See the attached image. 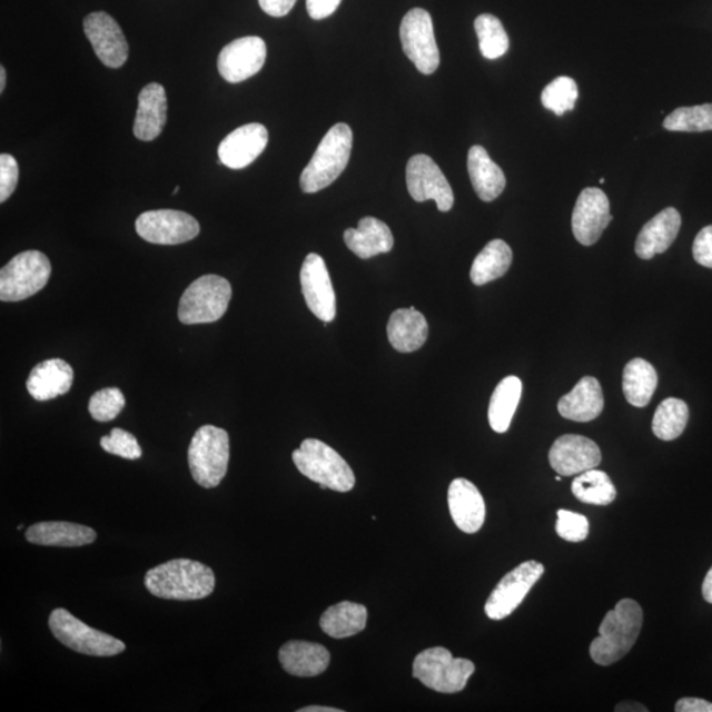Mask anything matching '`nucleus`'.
<instances>
[{
	"instance_id": "nucleus-1",
	"label": "nucleus",
	"mask_w": 712,
	"mask_h": 712,
	"mask_svg": "<svg viewBox=\"0 0 712 712\" xmlns=\"http://www.w3.org/2000/svg\"><path fill=\"white\" fill-rule=\"evenodd\" d=\"M145 585L154 596L168 601H199L211 595L216 575L202 562L178 558L148 570Z\"/></svg>"
},
{
	"instance_id": "nucleus-2",
	"label": "nucleus",
	"mask_w": 712,
	"mask_h": 712,
	"mask_svg": "<svg viewBox=\"0 0 712 712\" xmlns=\"http://www.w3.org/2000/svg\"><path fill=\"white\" fill-rule=\"evenodd\" d=\"M644 614L632 600L617 602L600 626V636L590 645V656L597 665L610 666L630 653L643 626Z\"/></svg>"
},
{
	"instance_id": "nucleus-3",
	"label": "nucleus",
	"mask_w": 712,
	"mask_h": 712,
	"mask_svg": "<svg viewBox=\"0 0 712 712\" xmlns=\"http://www.w3.org/2000/svg\"><path fill=\"white\" fill-rule=\"evenodd\" d=\"M353 140L350 126L338 123L330 128L303 170L300 187L304 194H317L337 180L350 161Z\"/></svg>"
},
{
	"instance_id": "nucleus-4",
	"label": "nucleus",
	"mask_w": 712,
	"mask_h": 712,
	"mask_svg": "<svg viewBox=\"0 0 712 712\" xmlns=\"http://www.w3.org/2000/svg\"><path fill=\"white\" fill-rule=\"evenodd\" d=\"M295 465L306 478L337 493H348L355 486V474L348 463L323 441L308 438L291 454Z\"/></svg>"
},
{
	"instance_id": "nucleus-5",
	"label": "nucleus",
	"mask_w": 712,
	"mask_h": 712,
	"mask_svg": "<svg viewBox=\"0 0 712 712\" xmlns=\"http://www.w3.org/2000/svg\"><path fill=\"white\" fill-rule=\"evenodd\" d=\"M229 434L212 425L199 427L188 452L189 468L196 483L204 488L219 486L229 468Z\"/></svg>"
},
{
	"instance_id": "nucleus-6",
	"label": "nucleus",
	"mask_w": 712,
	"mask_h": 712,
	"mask_svg": "<svg viewBox=\"0 0 712 712\" xmlns=\"http://www.w3.org/2000/svg\"><path fill=\"white\" fill-rule=\"evenodd\" d=\"M231 296V285L224 277L201 276L185 289L178 305V319L184 325L217 323L229 308Z\"/></svg>"
},
{
	"instance_id": "nucleus-7",
	"label": "nucleus",
	"mask_w": 712,
	"mask_h": 712,
	"mask_svg": "<svg viewBox=\"0 0 712 712\" xmlns=\"http://www.w3.org/2000/svg\"><path fill=\"white\" fill-rule=\"evenodd\" d=\"M475 672L473 661L455 659L446 647H431L418 653L413 662V676L426 688L443 694H455L466 688Z\"/></svg>"
},
{
	"instance_id": "nucleus-8",
	"label": "nucleus",
	"mask_w": 712,
	"mask_h": 712,
	"mask_svg": "<svg viewBox=\"0 0 712 712\" xmlns=\"http://www.w3.org/2000/svg\"><path fill=\"white\" fill-rule=\"evenodd\" d=\"M52 266L40 251H24L0 270V300L18 303L38 294L49 281Z\"/></svg>"
},
{
	"instance_id": "nucleus-9",
	"label": "nucleus",
	"mask_w": 712,
	"mask_h": 712,
	"mask_svg": "<svg viewBox=\"0 0 712 712\" xmlns=\"http://www.w3.org/2000/svg\"><path fill=\"white\" fill-rule=\"evenodd\" d=\"M48 624L61 644L87 656L112 657L126 650L123 641L91 629L63 609H56L49 616Z\"/></svg>"
},
{
	"instance_id": "nucleus-10",
	"label": "nucleus",
	"mask_w": 712,
	"mask_h": 712,
	"mask_svg": "<svg viewBox=\"0 0 712 712\" xmlns=\"http://www.w3.org/2000/svg\"><path fill=\"white\" fill-rule=\"evenodd\" d=\"M400 40L405 56L415 63L419 73L429 76L438 69L439 49L429 12L411 10L402 21Z\"/></svg>"
},
{
	"instance_id": "nucleus-11",
	"label": "nucleus",
	"mask_w": 712,
	"mask_h": 712,
	"mask_svg": "<svg viewBox=\"0 0 712 712\" xmlns=\"http://www.w3.org/2000/svg\"><path fill=\"white\" fill-rule=\"evenodd\" d=\"M544 573L543 564L537 561H526L503 576L484 605V611L491 621H503L514 614Z\"/></svg>"
},
{
	"instance_id": "nucleus-12",
	"label": "nucleus",
	"mask_w": 712,
	"mask_h": 712,
	"mask_svg": "<svg viewBox=\"0 0 712 712\" xmlns=\"http://www.w3.org/2000/svg\"><path fill=\"white\" fill-rule=\"evenodd\" d=\"M139 237L154 245L174 246L195 239L199 224L190 214L178 210H151L138 217Z\"/></svg>"
},
{
	"instance_id": "nucleus-13",
	"label": "nucleus",
	"mask_w": 712,
	"mask_h": 712,
	"mask_svg": "<svg viewBox=\"0 0 712 712\" xmlns=\"http://www.w3.org/2000/svg\"><path fill=\"white\" fill-rule=\"evenodd\" d=\"M407 187L417 202L433 199L439 211L452 210L454 194L447 178L429 156L416 155L407 164Z\"/></svg>"
},
{
	"instance_id": "nucleus-14",
	"label": "nucleus",
	"mask_w": 712,
	"mask_h": 712,
	"mask_svg": "<svg viewBox=\"0 0 712 712\" xmlns=\"http://www.w3.org/2000/svg\"><path fill=\"white\" fill-rule=\"evenodd\" d=\"M267 59V46L258 36H246L227 44L218 57V71L224 80L239 83L258 75Z\"/></svg>"
},
{
	"instance_id": "nucleus-15",
	"label": "nucleus",
	"mask_w": 712,
	"mask_h": 712,
	"mask_svg": "<svg viewBox=\"0 0 712 712\" xmlns=\"http://www.w3.org/2000/svg\"><path fill=\"white\" fill-rule=\"evenodd\" d=\"M300 280L309 310L324 323H332L337 316L336 291H334L326 263L318 254L306 256Z\"/></svg>"
},
{
	"instance_id": "nucleus-16",
	"label": "nucleus",
	"mask_w": 712,
	"mask_h": 712,
	"mask_svg": "<svg viewBox=\"0 0 712 712\" xmlns=\"http://www.w3.org/2000/svg\"><path fill=\"white\" fill-rule=\"evenodd\" d=\"M83 31L103 66L123 67L130 48L116 19L106 12H92L83 19Z\"/></svg>"
},
{
	"instance_id": "nucleus-17",
	"label": "nucleus",
	"mask_w": 712,
	"mask_h": 712,
	"mask_svg": "<svg viewBox=\"0 0 712 712\" xmlns=\"http://www.w3.org/2000/svg\"><path fill=\"white\" fill-rule=\"evenodd\" d=\"M610 201L604 191L587 188L576 199L572 226L576 240L583 246H593L611 224Z\"/></svg>"
},
{
	"instance_id": "nucleus-18",
	"label": "nucleus",
	"mask_w": 712,
	"mask_h": 712,
	"mask_svg": "<svg viewBox=\"0 0 712 712\" xmlns=\"http://www.w3.org/2000/svg\"><path fill=\"white\" fill-rule=\"evenodd\" d=\"M550 462L558 475H580L600 466L602 453L593 439L576 436V434H565L555 439L550 452Z\"/></svg>"
},
{
	"instance_id": "nucleus-19",
	"label": "nucleus",
	"mask_w": 712,
	"mask_h": 712,
	"mask_svg": "<svg viewBox=\"0 0 712 712\" xmlns=\"http://www.w3.org/2000/svg\"><path fill=\"white\" fill-rule=\"evenodd\" d=\"M268 145L267 128L249 123L237 128L220 142L218 156L227 168L244 169L265 151Z\"/></svg>"
},
{
	"instance_id": "nucleus-20",
	"label": "nucleus",
	"mask_w": 712,
	"mask_h": 712,
	"mask_svg": "<svg viewBox=\"0 0 712 712\" xmlns=\"http://www.w3.org/2000/svg\"><path fill=\"white\" fill-rule=\"evenodd\" d=\"M448 510L453 522L462 532H479L486 520V503L475 484L463 478L454 479L448 487Z\"/></svg>"
},
{
	"instance_id": "nucleus-21",
	"label": "nucleus",
	"mask_w": 712,
	"mask_h": 712,
	"mask_svg": "<svg viewBox=\"0 0 712 712\" xmlns=\"http://www.w3.org/2000/svg\"><path fill=\"white\" fill-rule=\"evenodd\" d=\"M681 214L668 208L653 217L636 239L635 251L640 259L651 260L657 254H664L674 244L681 229Z\"/></svg>"
},
{
	"instance_id": "nucleus-22",
	"label": "nucleus",
	"mask_w": 712,
	"mask_h": 712,
	"mask_svg": "<svg viewBox=\"0 0 712 712\" xmlns=\"http://www.w3.org/2000/svg\"><path fill=\"white\" fill-rule=\"evenodd\" d=\"M73 368L62 359H48L33 367L27 380V389L38 402L68 394L73 384Z\"/></svg>"
},
{
	"instance_id": "nucleus-23",
	"label": "nucleus",
	"mask_w": 712,
	"mask_h": 712,
	"mask_svg": "<svg viewBox=\"0 0 712 712\" xmlns=\"http://www.w3.org/2000/svg\"><path fill=\"white\" fill-rule=\"evenodd\" d=\"M167 95L160 83H149L139 95L134 135L141 141H152L159 137L167 123Z\"/></svg>"
},
{
	"instance_id": "nucleus-24",
	"label": "nucleus",
	"mask_w": 712,
	"mask_h": 712,
	"mask_svg": "<svg viewBox=\"0 0 712 712\" xmlns=\"http://www.w3.org/2000/svg\"><path fill=\"white\" fill-rule=\"evenodd\" d=\"M604 408L600 382L593 376L583 377L570 394L558 402L560 415L575 423H590L601 416Z\"/></svg>"
},
{
	"instance_id": "nucleus-25",
	"label": "nucleus",
	"mask_w": 712,
	"mask_h": 712,
	"mask_svg": "<svg viewBox=\"0 0 712 712\" xmlns=\"http://www.w3.org/2000/svg\"><path fill=\"white\" fill-rule=\"evenodd\" d=\"M285 672L296 676H317L330 664V653L324 645L309 641H288L279 651Z\"/></svg>"
},
{
	"instance_id": "nucleus-26",
	"label": "nucleus",
	"mask_w": 712,
	"mask_h": 712,
	"mask_svg": "<svg viewBox=\"0 0 712 712\" xmlns=\"http://www.w3.org/2000/svg\"><path fill=\"white\" fill-rule=\"evenodd\" d=\"M344 239L348 249L360 259L388 254L395 244L389 227L374 217L362 218L358 229H347Z\"/></svg>"
},
{
	"instance_id": "nucleus-27",
	"label": "nucleus",
	"mask_w": 712,
	"mask_h": 712,
	"mask_svg": "<svg viewBox=\"0 0 712 712\" xmlns=\"http://www.w3.org/2000/svg\"><path fill=\"white\" fill-rule=\"evenodd\" d=\"M388 339L396 352L407 354L419 350L429 336V325L415 308L392 313L387 326Z\"/></svg>"
},
{
	"instance_id": "nucleus-28",
	"label": "nucleus",
	"mask_w": 712,
	"mask_h": 712,
	"mask_svg": "<svg viewBox=\"0 0 712 712\" xmlns=\"http://www.w3.org/2000/svg\"><path fill=\"white\" fill-rule=\"evenodd\" d=\"M28 543L42 546L77 547L95 543L97 533L90 526L68 522H42L26 532Z\"/></svg>"
},
{
	"instance_id": "nucleus-29",
	"label": "nucleus",
	"mask_w": 712,
	"mask_h": 712,
	"mask_svg": "<svg viewBox=\"0 0 712 712\" xmlns=\"http://www.w3.org/2000/svg\"><path fill=\"white\" fill-rule=\"evenodd\" d=\"M467 169L475 194L482 201L493 202L503 194L507 185L505 175L482 146L469 148Z\"/></svg>"
},
{
	"instance_id": "nucleus-30",
	"label": "nucleus",
	"mask_w": 712,
	"mask_h": 712,
	"mask_svg": "<svg viewBox=\"0 0 712 712\" xmlns=\"http://www.w3.org/2000/svg\"><path fill=\"white\" fill-rule=\"evenodd\" d=\"M368 612L365 605L340 602L332 605L320 616L319 625L327 636L346 639L358 635L367 625Z\"/></svg>"
},
{
	"instance_id": "nucleus-31",
	"label": "nucleus",
	"mask_w": 712,
	"mask_h": 712,
	"mask_svg": "<svg viewBox=\"0 0 712 712\" xmlns=\"http://www.w3.org/2000/svg\"><path fill=\"white\" fill-rule=\"evenodd\" d=\"M659 377L656 369L641 358L632 359L624 368L623 392L633 407L644 408L651 403L654 390L657 388Z\"/></svg>"
},
{
	"instance_id": "nucleus-32",
	"label": "nucleus",
	"mask_w": 712,
	"mask_h": 712,
	"mask_svg": "<svg viewBox=\"0 0 712 712\" xmlns=\"http://www.w3.org/2000/svg\"><path fill=\"white\" fill-rule=\"evenodd\" d=\"M523 394V383L516 376H507L497 384L488 408V422L496 433L510 429L520 398Z\"/></svg>"
},
{
	"instance_id": "nucleus-33",
	"label": "nucleus",
	"mask_w": 712,
	"mask_h": 712,
	"mask_svg": "<svg viewBox=\"0 0 712 712\" xmlns=\"http://www.w3.org/2000/svg\"><path fill=\"white\" fill-rule=\"evenodd\" d=\"M512 258H514L512 249L504 240H491L473 263L472 273H469L472 281L481 287V285L501 279L508 273Z\"/></svg>"
},
{
	"instance_id": "nucleus-34",
	"label": "nucleus",
	"mask_w": 712,
	"mask_h": 712,
	"mask_svg": "<svg viewBox=\"0 0 712 712\" xmlns=\"http://www.w3.org/2000/svg\"><path fill=\"white\" fill-rule=\"evenodd\" d=\"M572 493L580 502L591 505H609L616 498V488L610 476L591 468L573 481Z\"/></svg>"
},
{
	"instance_id": "nucleus-35",
	"label": "nucleus",
	"mask_w": 712,
	"mask_h": 712,
	"mask_svg": "<svg viewBox=\"0 0 712 712\" xmlns=\"http://www.w3.org/2000/svg\"><path fill=\"white\" fill-rule=\"evenodd\" d=\"M689 422V407L680 398L669 397L654 413L652 431L662 441L679 438Z\"/></svg>"
},
{
	"instance_id": "nucleus-36",
	"label": "nucleus",
	"mask_w": 712,
	"mask_h": 712,
	"mask_svg": "<svg viewBox=\"0 0 712 712\" xmlns=\"http://www.w3.org/2000/svg\"><path fill=\"white\" fill-rule=\"evenodd\" d=\"M475 32L478 36L481 52L488 60L501 59L508 52L510 39L502 21L490 13L475 20Z\"/></svg>"
},
{
	"instance_id": "nucleus-37",
	"label": "nucleus",
	"mask_w": 712,
	"mask_h": 712,
	"mask_svg": "<svg viewBox=\"0 0 712 712\" xmlns=\"http://www.w3.org/2000/svg\"><path fill=\"white\" fill-rule=\"evenodd\" d=\"M664 128L674 132L712 131V103L680 107L665 118Z\"/></svg>"
},
{
	"instance_id": "nucleus-38",
	"label": "nucleus",
	"mask_w": 712,
	"mask_h": 712,
	"mask_svg": "<svg viewBox=\"0 0 712 712\" xmlns=\"http://www.w3.org/2000/svg\"><path fill=\"white\" fill-rule=\"evenodd\" d=\"M578 85L570 77L555 78L544 89L541 95V102L545 109L551 110L555 116L562 117L565 112L572 111L578 101Z\"/></svg>"
},
{
	"instance_id": "nucleus-39",
	"label": "nucleus",
	"mask_w": 712,
	"mask_h": 712,
	"mask_svg": "<svg viewBox=\"0 0 712 712\" xmlns=\"http://www.w3.org/2000/svg\"><path fill=\"white\" fill-rule=\"evenodd\" d=\"M126 398L118 388H103L90 397L89 412L98 423H109L123 411Z\"/></svg>"
},
{
	"instance_id": "nucleus-40",
	"label": "nucleus",
	"mask_w": 712,
	"mask_h": 712,
	"mask_svg": "<svg viewBox=\"0 0 712 712\" xmlns=\"http://www.w3.org/2000/svg\"><path fill=\"white\" fill-rule=\"evenodd\" d=\"M101 446L105 452L125 459H139L142 454L137 437L119 427L112 429L109 436L101 438Z\"/></svg>"
},
{
	"instance_id": "nucleus-41",
	"label": "nucleus",
	"mask_w": 712,
	"mask_h": 712,
	"mask_svg": "<svg viewBox=\"0 0 712 712\" xmlns=\"http://www.w3.org/2000/svg\"><path fill=\"white\" fill-rule=\"evenodd\" d=\"M557 516L555 531L561 538L568 541V543H581L587 538L590 523L586 516L566 510H560Z\"/></svg>"
},
{
	"instance_id": "nucleus-42",
	"label": "nucleus",
	"mask_w": 712,
	"mask_h": 712,
	"mask_svg": "<svg viewBox=\"0 0 712 712\" xmlns=\"http://www.w3.org/2000/svg\"><path fill=\"white\" fill-rule=\"evenodd\" d=\"M19 181V166L13 156L9 154L0 155V202H6L13 191H16Z\"/></svg>"
},
{
	"instance_id": "nucleus-43",
	"label": "nucleus",
	"mask_w": 712,
	"mask_h": 712,
	"mask_svg": "<svg viewBox=\"0 0 712 712\" xmlns=\"http://www.w3.org/2000/svg\"><path fill=\"white\" fill-rule=\"evenodd\" d=\"M693 256L698 265L712 268V226L704 227L696 235L693 245Z\"/></svg>"
},
{
	"instance_id": "nucleus-44",
	"label": "nucleus",
	"mask_w": 712,
	"mask_h": 712,
	"mask_svg": "<svg viewBox=\"0 0 712 712\" xmlns=\"http://www.w3.org/2000/svg\"><path fill=\"white\" fill-rule=\"evenodd\" d=\"M342 0H306V10L315 20H323L338 10Z\"/></svg>"
},
{
	"instance_id": "nucleus-45",
	"label": "nucleus",
	"mask_w": 712,
	"mask_h": 712,
	"mask_svg": "<svg viewBox=\"0 0 712 712\" xmlns=\"http://www.w3.org/2000/svg\"><path fill=\"white\" fill-rule=\"evenodd\" d=\"M296 2L297 0H259L261 10L274 18L287 17Z\"/></svg>"
},
{
	"instance_id": "nucleus-46",
	"label": "nucleus",
	"mask_w": 712,
	"mask_h": 712,
	"mask_svg": "<svg viewBox=\"0 0 712 712\" xmlns=\"http://www.w3.org/2000/svg\"><path fill=\"white\" fill-rule=\"evenodd\" d=\"M676 712H712V703L701 698H682L675 704Z\"/></svg>"
},
{
	"instance_id": "nucleus-47",
	"label": "nucleus",
	"mask_w": 712,
	"mask_h": 712,
	"mask_svg": "<svg viewBox=\"0 0 712 712\" xmlns=\"http://www.w3.org/2000/svg\"><path fill=\"white\" fill-rule=\"evenodd\" d=\"M702 594L704 601L712 604V567L709 570L706 578L703 581Z\"/></svg>"
},
{
	"instance_id": "nucleus-48",
	"label": "nucleus",
	"mask_w": 712,
	"mask_h": 712,
	"mask_svg": "<svg viewBox=\"0 0 712 712\" xmlns=\"http://www.w3.org/2000/svg\"><path fill=\"white\" fill-rule=\"evenodd\" d=\"M297 712H344V710L324 706H308L297 710Z\"/></svg>"
},
{
	"instance_id": "nucleus-49",
	"label": "nucleus",
	"mask_w": 712,
	"mask_h": 712,
	"mask_svg": "<svg viewBox=\"0 0 712 712\" xmlns=\"http://www.w3.org/2000/svg\"><path fill=\"white\" fill-rule=\"evenodd\" d=\"M6 78H7L6 68L0 67V92H3L6 89Z\"/></svg>"
},
{
	"instance_id": "nucleus-50",
	"label": "nucleus",
	"mask_w": 712,
	"mask_h": 712,
	"mask_svg": "<svg viewBox=\"0 0 712 712\" xmlns=\"http://www.w3.org/2000/svg\"><path fill=\"white\" fill-rule=\"evenodd\" d=\"M178 190H180V187H176V188H175V190H174V195H177V194H178Z\"/></svg>"
},
{
	"instance_id": "nucleus-51",
	"label": "nucleus",
	"mask_w": 712,
	"mask_h": 712,
	"mask_svg": "<svg viewBox=\"0 0 712 712\" xmlns=\"http://www.w3.org/2000/svg\"><path fill=\"white\" fill-rule=\"evenodd\" d=\"M555 481L561 482L562 481L561 476H558V475L555 476Z\"/></svg>"
}]
</instances>
